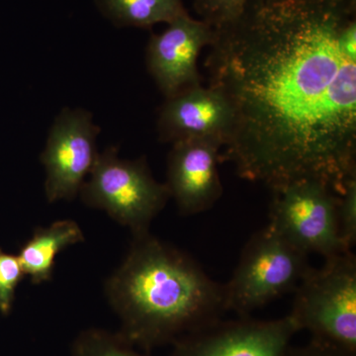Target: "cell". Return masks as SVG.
Listing matches in <instances>:
<instances>
[{
	"label": "cell",
	"mask_w": 356,
	"mask_h": 356,
	"mask_svg": "<svg viewBox=\"0 0 356 356\" xmlns=\"http://www.w3.org/2000/svg\"><path fill=\"white\" fill-rule=\"evenodd\" d=\"M133 236L127 257L105 285L121 337L149 350L221 320L227 312L224 284L149 232Z\"/></svg>",
	"instance_id": "cell-2"
},
{
	"label": "cell",
	"mask_w": 356,
	"mask_h": 356,
	"mask_svg": "<svg viewBox=\"0 0 356 356\" xmlns=\"http://www.w3.org/2000/svg\"><path fill=\"white\" fill-rule=\"evenodd\" d=\"M234 113L220 89L201 86L165 98L159 112V139L163 143L187 139H218L226 144ZM222 146V147H224Z\"/></svg>",
	"instance_id": "cell-11"
},
{
	"label": "cell",
	"mask_w": 356,
	"mask_h": 356,
	"mask_svg": "<svg viewBox=\"0 0 356 356\" xmlns=\"http://www.w3.org/2000/svg\"><path fill=\"white\" fill-rule=\"evenodd\" d=\"M337 220L344 248L353 252L356 242V175L348 179L339 195Z\"/></svg>",
	"instance_id": "cell-16"
},
{
	"label": "cell",
	"mask_w": 356,
	"mask_h": 356,
	"mask_svg": "<svg viewBox=\"0 0 356 356\" xmlns=\"http://www.w3.org/2000/svg\"><path fill=\"white\" fill-rule=\"evenodd\" d=\"M72 356H145L119 334L91 329L79 334Z\"/></svg>",
	"instance_id": "cell-14"
},
{
	"label": "cell",
	"mask_w": 356,
	"mask_h": 356,
	"mask_svg": "<svg viewBox=\"0 0 356 356\" xmlns=\"http://www.w3.org/2000/svg\"><path fill=\"white\" fill-rule=\"evenodd\" d=\"M168 154L166 186L182 216L210 210L222 197L218 139H187L172 143Z\"/></svg>",
	"instance_id": "cell-10"
},
{
	"label": "cell",
	"mask_w": 356,
	"mask_h": 356,
	"mask_svg": "<svg viewBox=\"0 0 356 356\" xmlns=\"http://www.w3.org/2000/svg\"><path fill=\"white\" fill-rule=\"evenodd\" d=\"M288 315L311 339L356 355V257L353 252L309 267Z\"/></svg>",
	"instance_id": "cell-3"
},
{
	"label": "cell",
	"mask_w": 356,
	"mask_h": 356,
	"mask_svg": "<svg viewBox=\"0 0 356 356\" xmlns=\"http://www.w3.org/2000/svg\"><path fill=\"white\" fill-rule=\"evenodd\" d=\"M24 275L18 257L7 254L0 248V313L2 315L10 313L16 288Z\"/></svg>",
	"instance_id": "cell-17"
},
{
	"label": "cell",
	"mask_w": 356,
	"mask_h": 356,
	"mask_svg": "<svg viewBox=\"0 0 356 356\" xmlns=\"http://www.w3.org/2000/svg\"><path fill=\"white\" fill-rule=\"evenodd\" d=\"M83 241V229L72 220H60L48 228H37L17 255L25 275L35 285L48 282L53 276L57 255Z\"/></svg>",
	"instance_id": "cell-12"
},
{
	"label": "cell",
	"mask_w": 356,
	"mask_h": 356,
	"mask_svg": "<svg viewBox=\"0 0 356 356\" xmlns=\"http://www.w3.org/2000/svg\"><path fill=\"white\" fill-rule=\"evenodd\" d=\"M79 195L86 205L105 211L133 236L149 233L152 222L170 199L168 186L154 179L145 156L120 159L114 146L98 154Z\"/></svg>",
	"instance_id": "cell-4"
},
{
	"label": "cell",
	"mask_w": 356,
	"mask_h": 356,
	"mask_svg": "<svg viewBox=\"0 0 356 356\" xmlns=\"http://www.w3.org/2000/svg\"><path fill=\"white\" fill-rule=\"evenodd\" d=\"M298 327L289 315L217 321L173 343L170 356H283Z\"/></svg>",
	"instance_id": "cell-8"
},
{
	"label": "cell",
	"mask_w": 356,
	"mask_h": 356,
	"mask_svg": "<svg viewBox=\"0 0 356 356\" xmlns=\"http://www.w3.org/2000/svg\"><path fill=\"white\" fill-rule=\"evenodd\" d=\"M283 356H356V355L311 339V341L304 346H290Z\"/></svg>",
	"instance_id": "cell-18"
},
{
	"label": "cell",
	"mask_w": 356,
	"mask_h": 356,
	"mask_svg": "<svg viewBox=\"0 0 356 356\" xmlns=\"http://www.w3.org/2000/svg\"><path fill=\"white\" fill-rule=\"evenodd\" d=\"M99 132L86 110L65 108L58 115L41 154L49 202L70 201L79 195L99 154L96 146Z\"/></svg>",
	"instance_id": "cell-7"
},
{
	"label": "cell",
	"mask_w": 356,
	"mask_h": 356,
	"mask_svg": "<svg viewBox=\"0 0 356 356\" xmlns=\"http://www.w3.org/2000/svg\"><path fill=\"white\" fill-rule=\"evenodd\" d=\"M99 13L118 28L151 29L187 13L184 0H95Z\"/></svg>",
	"instance_id": "cell-13"
},
{
	"label": "cell",
	"mask_w": 356,
	"mask_h": 356,
	"mask_svg": "<svg viewBox=\"0 0 356 356\" xmlns=\"http://www.w3.org/2000/svg\"><path fill=\"white\" fill-rule=\"evenodd\" d=\"M192 7L215 30L225 27L242 14L248 0H191Z\"/></svg>",
	"instance_id": "cell-15"
},
{
	"label": "cell",
	"mask_w": 356,
	"mask_h": 356,
	"mask_svg": "<svg viewBox=\"0 0 356 356\" xmlns=\"http://www.w3.org/2000/svg\"><path fill=\"white\" fill-rule=\"evenodd\" d=\"M205 67L234 119L220 154L271 191L356 175V0H248Z\"/></svg>",
	"instance_id": "cell-1"
},
{
	"label": "cell",
	"mask_w": 356,
	"mask_h": 356,
	"mask_svg": "<svg viewBox=\"0 0 356 356\" xmlns=\"http://www.w3.org/2000/svg\"><path fill=\"white\" fill-rule=\"evenodd\" d=\"M309 267L308 254L267 225L248 240L233 276L224 284L227 312L248 317L294 292Z\"/></svg>",
	"instance_id": "cell-5"
},
{
	"label": "cell",
	"mask_w": 356,
	"mask_h": 356,
	"mask_svg": "<svg viewBox=\"0 0 356 356\" xmlns=\"http://www.w3.org/2000/svg\"><path fill=\"white\" fill-rule=\"evenodd\" d=\"M271 192L268 226L294 247L324 259L350 252L339 235V195L327 185L303 180Z\"/></svg>",
	"instance_id": "cell-6"
},
{
	"label": "cell",
	"mask_w": 356,
	"mask_h": 356,
	"mask_svg": "<svg viewBox=\"0 0 356 356\" xmlns=\"http://www.w3.org/2000/svg\"><path fill=\"white\" fill-rule=\"evenodd\" d=\"M214 28L194 19L189 13L178 16L161 34H152L146 49L147 70L165 98L202 84L198 58L215 40Z\"/></svg>",
	"instance_id": "cell-9"
}]
</instances>
